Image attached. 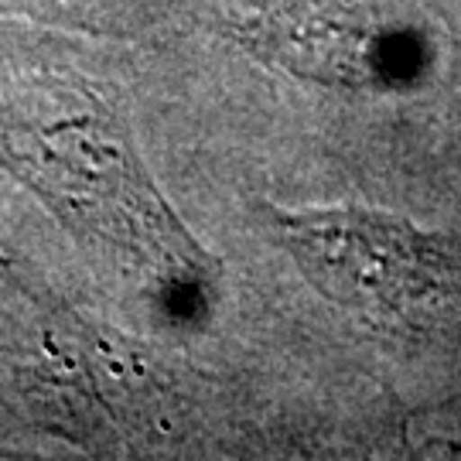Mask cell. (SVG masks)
I'll list each match as a JSON object with an SVG mask.
<instances>
[{
  "instance_id": "cell-1",
  "label": "cell",
  "mask_w": 461,
  "mask_h": 461,
  "mask_svg": "<svg viewBox=\"0 0 461 461\" xmlns=\"http://www.w3.org/2000/svg\"><path fill=\"white\" fill-rule=\"evenodd\" d=\"M274 232L335 304L386 331H413L461 287V240L363 205L274 209Z\"/></svg>"
},
{
  "instance_id": "cell-2",
  "label": "cell",
  "mask_w": 461,
  "mask_h": 461,
  "mask_svg": "<svg viewBox=\"0 0 461 461\" xmlns=\"http://www.w3.org/2000/svg\"><path fill=\"white\" fill-rule=\"evenodd\" d=\"M226 24L257 55L329 86L379 76V34L331 0H226Z\"/></svg>"
}]
</instances>
